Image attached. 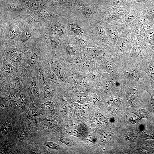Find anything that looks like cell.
I'll list each match as a JSON object with an SVG mask.
<instances>
[{
  "mask_svg": "<svg viewBox=\"0 0 154 154\" xmlns=\"http://www.w3.org/2000/svg\"><path fill=\"white\" fill-rule=\"evenodd\" d=\"M139 62L127 60L122 61L118 74L127 80L141 85L145 88L149 87L151 82L146 73L140 67Z\"/></svg>",
  "mask_w": 154,
  "mask_h": 154,
  "instance_id": "1",
  "label": "cell"
},
{
  "mask_svg": "<svg viewBox=\"0 0 154 154\" xmlns=\"http://www.w3.org/2000/svg\"><path fill=\"white\" fill-rule=\"evenodd\" d=\"M123 30L116 42L114 50L116 55L121 60H127L131 51L133 43L134 36H131L127 30Z\"/></svg>",
  "mask_w": 154,
  "mask_h": 154,
  "instance_id": "2",
  "label": "cell"
},
{
  "mask_svg": "<svg viewBox=\"0 0 154 154\" xmlns=\"http://www.w3.org/2000/svg\"><path fill=\"white\" fill-rule=\"evenodd\" d=\"M138 64L149 77L151 86H154V53L147 48L145 56Z\"/></svg>",
  "mask_w": 154,
  "mask_h": 154,
  "instance_id": "3",
  "label": "cell"
},
{
  "mask_svg": "<svg viewBox=\"0 0 154 154\" xmlns=\"http://www.w3.org/2000/svg\"><path fill=\"white\" fill-rule=\"evenodd\" d=\"M147 49L134 36L133 47L127 60L139 62L145 56Z\"/></svg>",
  "mask_w": 154,
  "mask_h": 154,
  "instance_id": "4",
  "label": "cell"
},
{
  "mask_svg": "<svg viewBox=\"0 0 154 154\" xmlns=\"http://www.w3.org/2000/svg\"><path fill=\"white\" fill-rule=\"evenodd\" d=\"M49 16V14L47 12L39 13L33 15L31 18V21L36 23L44 22L48 19Z\"/></svg>",
  "mask_w": 154,
  "mask_h": 154,
  "instance_id": "5",
  "label": "cell"
},
{
  "mask_svg": "<svg viewBox=\"0 0 154 154\" xmlns=\"http://www.w3.org/2000/svg\"><path fill=\"white\" fill-rule=\"evenodd\" d=\"M23 57V53L19 52L10 59V63L16 68H19L21 65Z\"/></svg>",
  "mask_w": 154,
  "mask_h": 154,
  "instance_id": "6",
  "label": "cell"
},
{
  "mask_svg": "<svg viewBox=\"0 0 154 154\" xmlns=\"http://www.w3.org/2000/svg\"><path fill=\"white\" fill-rule=\"evenodd\" d=\"M121 102V98L118 95H114L110 96L108 101L109 106L112 109L118 108Z\"/></svg>",
  "mask_w": 154,
  "mask_h": 154,
  "instance_id": "7",
  "label": "cell"
},
{
  "mask_svg": "<svg viewBox=\"0 0 154 154\" xmlns=\"http://www.w3.org/2000/svg\"><path fill=\"white\" fill-rule=\"evenodd\" d=\"M51 70L54 72L57 76L60 78H62L64 73L62 68L60 65L54 61H52L50 63Z\"/></svg>",
  "mask_w": 154,
  "mask_h": 154,
  "instance_id": "8",
  "label": "cell"
},
{
  "mask_svg": "<svg viewBox=\"0 0 154 154\" xmlns=\"http://www.w3.org/2000/svg\"><path fill=\"white\" fill-rule=\"evenodd\" d=\"M27 4L29 8L32 10H39L44 8L43 3L37 0L30 1L27 3Z\"/></svg>",
  "mask_w": 154,
  "mask_h": 154,
  "instance_id": "9",
  "label": "cell"
},
{
  "mask_svg": "<svg viewBox=\"0 0 154 154\" xmlns=\"http://www.w3.org/2000/svg\"><path fill=\"white\" fill-rule=\"evenodd\" d=\"M55 30H51L49 32L48 37L51 43L55 46L59 43V37Z\"/></svg>",
  "mask_w": 154,
  "mask_h": 154,
  "instance_id": "10",
  "label": "cell"
},
{
  "mask_svg": "<svg viewBox=\"0 0 154 154\" xmlns=\"http://www.w3.org/2000/svg\"><path fill=\"white\" fill-rule=\"evenodd\" d=\"M126 11V9L125 7H116L112 12V16L114 18L118 19Z\"/></svg>",
  "mask_w": 154,
  "mask_h": 154,
  "instance_id": "11",
  "label": "cell"
},
{
  "mask_svg": "<svg viewBox=\"0 0 154 154\" xmlns=\"http://www.w3.org/2000/svg\"><path fill=\"white\" fill-rule=\"evenodd\" d=\"M2 64L4 69L7 72L11 74L15 72L16 68L7 60H3V61Z\"/></svg>",
  "mask_w": 154,
  "mask_h": 154,
  "instance_id": "12",
  "label": "cell"
},
{
  "mask_svg": "<svg viewBox=\"0 0 154 154\" xmlns=\"http://www.w3.org/2000/svg\"><path fill=\"white\" fill-rule=\"evenodd\" d=\"M110 137L109 132L107 130L104 131L101 134L99 141L101 145H104L108 142Z\"/></svg>",
  "mask_w": 154,
  "mask_h": 154,
  "instance_id": "13",
  "label": "cell"
},
{
  "mask_svg": "<svg viewBox=\"0 0 154 154\" xmlns=\"http://www.w3.org/2000/svg\"><path fill=\"white\" fill-rule=\"evenodd\" d=\"M87 99V96L85 93H79L74 97V101L77 103L83 104L85 103Z\"/></svg>",
  "mask_w": 154,
  "mask_h": 154,
  "instance_id": "14",
  "label": "cell"
},
{
  "mask_svg": "<svg viewBox=\"0 0 154 154\" xmlns=\"http://www.w3.org/2000/svg\"><path fill=\"white\" fill-rule=\"evenodd\" d=\"M9 98L12 101L17 102L22 97L21 94L17 91L13 90L10 93Z\"/></svg>",
  "mask_w": 154,
  "mask_h": 154,
  "instance_id": "15",
  "label": "cell"
},
{
  "mask_svg": "<svg viewBox=\"0 0 154 154\" xmlns=\"http://www.w3.org/2000/svg\"><path fill=\"white\" fill-rule=\"evenodd\" d=\"M19 32V29L17 26L13 25L11 26L10 34L11 38H13L16 37L18 35Z\"/></svg>",
  "mask_w": 154,
  "mask_h": 154,
  "instance_id": "16",
  "label": "cell"
},
{
  "mask_svg": "<svg viewBox=\"0 0 154 154\" xmlns=\"http://www.w3.org/2000/svg\"><path fill=\"white\" fill-rule=\"evenodd\" d=\"M39 56L38 54L34 52L31 55L28 60L29 65L31 66H34L38 61Z\"/></svg>",
  "mask_w": 154,
  "mask_h": 154,
  "instance_id": "17",
  "label": "cell"
},
{
  "mask_svg": "<svg viewBox=\"0 0 154 154\" xmlns=\"http://www.w3.org/2000/svg\"><path fill=\"white\" fill-rule=\"evenodd\" d=\"M19 52V51L15 49L8 48L5 49L4 54L7 58L10 59Z\"/></svg>",
  "mask_w": 154,
  "mask_h": 154,
  "instance_id": "18",
  "label": "cell"
},
{
  "mask_svg": "<svg viewBox=\"0 0 154 154\" xmlns=\"http://www.w3.org/2000/svg\"><path fill=\"white\" fill-rule=\"evenodd\" d=\"M53 106V102L51 101H48L42 104L41 108L44 111H48L52 109Z\"/></svg>",
  "mask_w": 154,
  "mask_h": 154,
  "instance_id": "19",
  "label": "cell"
},
{
  "mask_svg": "<svg viewBox=\"0 0 154 154\" xmlns=\"http://www.w3.org/2000/svg\"><path fill=\"white\" fill-rule=\"evenodd\" d=\"M93 67V64L90 60L84 61L81 65V69L84 71H87L91 69Z\"/></svg>",
  "mask_w": 154,
  "mask_h": 154,
  "instance_id": "20",
  "label": "cell"
},
{
  "mask_svg": "<svg viewBox=\"0 0 154 154\" xmlns=\"http://www.w3.org/2000/svg\"><path fill=\"white\" fill-rule=\"evenodd\" d=\"M47 75L49 80L51 82L55 84H58V82L56 74L52 70H48Z\"/></svg>",
  "mask_w": 154,
  "mask_h": 154,
  "instance_id": "21",
  "label": "cell"
},
{
  "mask_svg": "<svg viewBox=\"0 0 154 154\" xmlns=\"http://www.w3.org/2000/svg\"><path fill=\"white\" fill-rule=\"evenodd\" d=\"M32 90L34 95L36 98H38L40 96V90L39 86L36 82H33L32 85Z\"/></svg>",
  "mask_w": 154,
  "mask_h": 154,
  "instance_id": "22",
  "label": "cell"
},
{
  "mask_svg": "<svg viewBox=\"0 0 154 154\" xmlns=\"http://www.w3.org/2000/svg\"><path fill=\"white\" fill-rule=\"evenodd\" d=\"M89 97L91 101L94 104L98 105L101 104L102 101L100 98L96 94H90Z\"/></svg>",
  "mask_w": 154,
  "mask_h": 154,
  "instance_id": "23",
  "label": "cell"
},
{
  "mask_svg": "<svg viewBox=\"0 0 154 154\" xmlns=\"http://www.w3.org/2000/svg\"><path fill=\"white\" fill-rule=\"evenodd\" d=\"M44 144V145L51 149L56 150L61 149V147L59 145L53 142H46Z\"/></svg>",
  "mask_w": 154,
  "mask_h": 154,
  "instance_id": "24",
  "label": "cell"
},
{
  "mask_svg": "<svg viewBox=\"0 0 154 154\" xmlns=\"http://www.w3.org/2000/svg\"><path fill=\"white\" fill-rule=\"evenodd\" d=\"M90 56L89 54L86 52H81L77 55L78 59L80 60L85 61L88 60Z\"/></svg>",
  "mask_w": 154,
  "mask_h": 154,
  "instance_id": "25",
  "label": "cell"
},
{
  "mask_svg": "<svg viewBox=\"0 0 154 154\" xmlns=\"http://www.w3.org/2000/svg\"><path fill=\"white\" fill-rule=\"evenodd\" d=\"M66 132L69 134L76 137H78L80 134L79 129L76 127L70 128L68 129Z\"/></svg>",
  "mask_w": 154,
  "mask_h": 154,
  "instance_id": "26",
  "label": "cell"
},
{
  "mask_svg": "<svg viewBox=\"0 0 154 154\" xmlns=\"http://www.w3.org/2000/svg\"><path fill=\"white\" fill-rule=\"evenodd\" d=\"M51 92V89L50 86L46 84L44 86L42 90V94L44 97L47 98L50 95Z\"/></svg>",
  "mask_w": 154,
  "mask_h": 154,
  "instance_id": "27",
  "label": "cell"
},
{
  "mask_svg": "<svg viewBox=\"0 0 154 154\" xmlns=\"http://www.w3.org/2000/svg\"><path fill=\"white\" fill-rule=\"evenodd\" d=\"M38 77L39 82L41 84L44 85L46 84V76L43 70H41L39 72Z\"/></svg>",
  "mask_w": 154,
  "mask_h": 154,
  "instance_id": "28",
  "label": "cell"
},
{
  "mask_svg": "<svg viewBox=\"0 0 154 154\" xmlns=\"http://www.w3.org/2000/svg\"><path fill=\"white\" fill-rule=\"evenodd\" d=\"M136 115L141 118H147L149 113L145 109H141L137 111L135 113Z\"/></svg>",
  "mask_w": 154,
  "mask_h": 154,
  "instance_id": "29",
  "label": "cell"
},
{
  "mask_svg": "<svg viewBox=\"0 0 154 154\" xmlns=\"http://www.w3.org/2000/svg\"><path fill=\"white\" fill-rule=\"evenodd\" d=\"M31 34L28 31H25L23 32L20 36V39L21 41L25 42L28 40L31 37Z\"/></svg>",
  "mask_w": 154,
  "mask_h": 154,
  "instance_id": "30",
  "label": "cell"
},
{
  "mask_svg": "<svg viewBox=\"0 0 154 154\" xmlns=\"http://www.w3.org/2000/svg\"><path fill=\"white\" fill-rule=\"evenodd\" d=\"M29 114L31 117L34 120H36L38 117L37 111L34 108H31L29 111Z\"/></svg>",
  "mask_w": 154,
  "mask_h": 154,
  "instance_id": "31",
  "label": "cell"
},
{
  "mask_svg": "<svg viewBox=\"0 0 154 154\" xmlns=\"http://www.w3.org/2000/svg\"><path fill=\"white\" fill-rule=\"evenodd\" d=\"M19 82L16 80H13L9 82L7 84V87L10 89H12L17 87L19 85Z\"/></svg>",
  "mask_w": 154,
  "mask_h": 154,
  "instance_id": "32",
  "label": "cell"
},
{
  "mask_svg": "<svg viewBox=\"0 0 154 154\" xmlns=\"http://www.w3.org/2000/svg\"><path fill=\"white\" fill-rule=\"evenodd\" d=\"M44 123L46 125L50 127H56L58 124V123L56 121L49 119H45Z\"/></svg>",
  "mask_w": 154,
  "mask_h": 154,
  "instance_id": "33",
  "label": "cell"
},
{
  "mask_svg": "<svg viewBox=\"0 0 154 154\" xmlns=\"http://www.w3.org/2000/svg\"><path fill=\"white\" fill-rule=\"evenodd\" d=\"M60 141L68 146H71L73 145V142L69 139L66 137H61L59 139Z\"/></svg>",
  "mask_w": 154,
  "mask_h": 154,
  "instance_id": "34",
  "label": "cell"
},
{
  "mask_svg": "<svg viewBox=\"0 0 154 154\" xmlns=\"http://www.w3.org/2000/svg\"><path fill=\"white\" fill-rule=\"evenodd\" d=\"M143 135L146 139H154V133L150 130H146L143 134Z\"/></svg>",
  "mask_w": 154,
  "mask_h": 154,
  "instance_id": "35",
  "label": "cell"
},
{
  "mask_svg": "<svg viewBox=\"0 0 154 154\" xmlns=\"http://www.w3.org/2000/svg\"><path fill=\"white\" fill-rule=\"evenodd\" d=\"M67 50L70 55L74 56L75 54L76 49L72 45H68L67 47Z\"/></svg>",
  "mask_w": 154,
  "mask_h": 154,
  "instance_id": "36",
  "label": "cell"
},
{
  "mask_svg": "<svg viewBox=\"0 0 154 154\" xmlns=\"http://www.w3.org/2000/svg\"><path fill=\"white\" fill-rule=\"evenodd\" d=\"M77 44L80 47L82 48L86 47L88 45L86 40L82 38H80L77 40Z\"/></svg>",
  "mask_w": 154,
  "mask_h": 154,
  "instance_id": "37",
  "label": "cell"
},
{
  "mask_svg": "<svg viewBox=\"0 0 154 154\" xmlns=\"http://www.w3.org/2000/svg\"><path fill=\"white\" fill-rule=\"evenodd\" d=\"M17 102V105L19 107L22 108L24 107L25 105L26 101L24 97H21Z\"/></svg>",
  "mask_w": 154,
  "mask_h": 154,
  "instance_id": "38",
  "label": "cell"
},
{
  "mask_svg": "<svg viewBox=\"0 0 154 154\" xmlns=\"http://www.w3.org/2000/svg\"><path fill=\"white\" fill-rule=\"evenodd\" d=\"M27 134V132L25 130L21 129L19 132L18 137L19 140H22L26 138Z\"/></svg>",
  "mask_w": 154,
  "mask_h": 154,
  "instance_id": "39",
  "label": "cell"
},
{
  "mask_svg": "<svg viewBox=\"0 0 154 154\" xmlns=\"http://www.w3.org/2000/svg\"><path fill=\"white\" fill-rule=\"evenodd\" d=\"M71 30L74 33L79 34L81 32V30L80 27L76 25L73 24L70 27Z\"/></svg>",
  "mask_w": 154,
  "mask_h": 154,
  "instance_id": "40",
  "label": "cell"
},
{
  "mask_svg": "<svg viewBox=\"0 0 154 154\" xmlns=\"http://www.w3.org/2000/svg\"><path fill=\"white\" fill-rule=\"evenodd\" d=\"M55 30L59 35H63L64 33V30L61 26H58L56 27Z\"/></svg>",
  "mask_w": 154,
  "mask_h": 154,
  "instance_id": "41",
  "label": "cell"
},
{
  "mask_svg": "<svg viewBox=\"0 0 154 154\" xmlns=\"http://www.w3.org/2000/svg\"><path fill=\"white\" fill-rule=\"evenodd\" d=\"M2 130L4 132H6L8 131L10 129V125L7 123L3 124L1 127Z\"/></svg>",
  "mask_w": 154,
  "mask_h": 154,
  "instance_id": "42",
  "label": "cell"
},
{
  "mask_svg": "<svg viewBox=\"0 0 154 154\" xmlns=\"http://www.w3.org/2000/svg\"><path fill=\"white\" fill-rule=\"evenodd\" d=\"M97 31L99 36L102 38H105V33L103 29L101 27H99L97 28Z\"/></svg>",
  "mask_w": 154,
  "mask_h": 154,
  "instance_id": "43",
  "label": "cell"
},
{
  "mask_svg": "<svg viewBox=\"0 0 154 154\" xmlns=\"http://www.w3.org/2000/svg\"><path fill=\"white\" fill-rule=\"evenodd\" d=\"M94 9L92 7L90 6L85 7L84 9V13L86 14L89 15L91 14L93 11Z\"/></svg>",
  "mask_w": 154,
  "mask_h": 154,
  "instance_id": "44",
  "label": "cell"
},
{
  "mask_svg": "<svg viewBox=\"0 0 154 154\" xmlns=\"http://www.w3.org/2000/svg\"><path fill=\"white\" fill-rule=\"evenodd\" d=\"M121 0H111V5L113 6L116 7L120 3Z\"/></svg>",
  "mask_w": 154,
  "mask_h": 154,
  "instance_id": "45",
  "label": "cell"
},
{
  "mask_svg": "<svg viewBox=\"0 0 154 154\" xmlns=\"http://www.w3.org/2000/svg\"><path fill=\"white\" fill-rule=\"evenodd\" d=\"M134 137L132 135L128 134L125 136V140L127 141H131L134 139Z\"/></svg>",
  "mask_w": 154,
  "mask_h": 154,
  "instance_id": "46",
  "label": "cell"
},
{
  "mask_svg": "<svg viewBox=\"0 0 154 154\" xmlns=\"http://www.w3.org/2000/svg\"><path fill=\"white\" fill-rule=\"evenodd\" d=\"M86 81L84 79L81 80L79 83V86L81 87H83L87 86Z\"/></svg>",
  "mask_w": 154,
  "mask_h": 154,
  "instance_id": "47",
  "label": "cell"
},
{
  "mask_svg": "<svg viewBox=\"0 0 154 154\" xmlns=\"http://www.w3.org/2000/svg\"><path fill=\"white\" fill-rule=\"evenodd\" d=\"M60 104L63 107L66 106V101L63 99L60 100Z\"/></svg>",
  "mask_w": 154,
  "mask_h": 154,
  "instance_id": "48",
  "label": "cell"
},
{
  "mask_svg": "<svg viewBox=\"0 0 154 154\" xmlns=\"http://www.w3.org/2000/svg\"><path fill=\"white\" fill-rule=\"evenodd\" d=\"M58 2L64 3H68L70 2V0H56Z\"/></svg>",
  "mask_w": 154,
  "mask_h": 154,
  "instance_id": "49",
  "label": "cell"
},
{
  "mask_svg": "<svg viewBox=\"0 0 154 154\" xmlns=\"http://www.w3.org/2000/svg\"><path fill=\"white\" fill-rule=\"evenodd\" d=\"M151 48L154 51V45L151 46Z\"/></svg>",
  "mask_w": 154,
  "mask_h": 154,
  "instance_id": "50",
  "label": "cell"
},
{
  "mask_svg": "<svg viewBox=\"0 0 154 154\" xmlns=\"http://www.w3.org/2000/svg\"><path fill=\"white\" fill-rule=\"evenodd\" d=\"M152 0L153 1V2H154V0Z\"/></svg>",
  "mask_w": 154,
  "mask_h": 154,
  "instance_id": "51",
  "label": "cell"
},
{
  "mask_svg": "<svg viewBox=\"0 0 154 154\" xmlns=\"http://www.w3.org/2000/svg\"><path fill=\"white\" fill-rule=\"evenodd\" d=\"M30 1H31V0H30Z\"/></svg>",
  "mask_w": 154,
  "mask_h": 154,
  "instance_id": "52",
  "label": "cell"
},
{
  "mask_svg": "<svg viewBox=\"0 0 154 154\" xmlns=\"http://www.w3.org/2000/svg\"><path fill=\"white\" fill-rule=\"evenodd\" d=\"M139 0H138L137 1H139Z\"/></svg>",
  "mask_w": 154,
  "mask_h": 154,
  "instance_id": "53",
  "label": "cell"
}]
</instances>
